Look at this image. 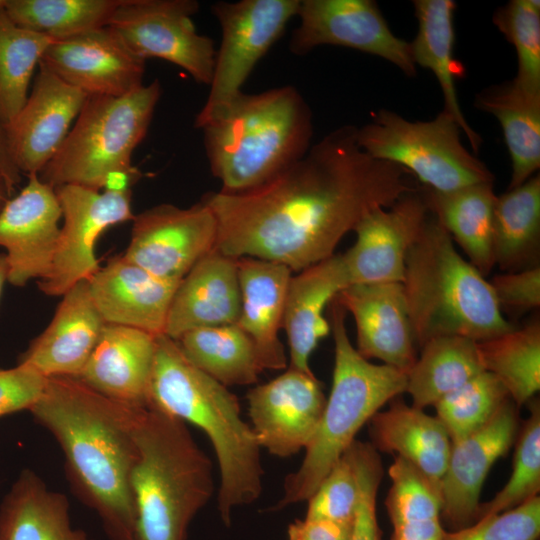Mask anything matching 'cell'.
<instances>
[{
	"label": "cell",
	"mask_w": 540,
	"mask_h": 540,
	"mask_svg": "<svg viewBox=\"0 0 540 540\" xmlns=\"http://www.w3.org/2000/svg\"><path fill=\"white\" fill-rule=\"evenodd\" d=\"M54 189L63 225L50 271L38 281V287L45 295L62 296L100 268L95 256L99 236L111 226L132 220L134 214L131 190L100 192L72 184Z\"/></svg>",
	"instance_id": "7c38bea8"
},
{
	"label": "cell",
	"mask_w": 540,
	"mask_h": 540,
	"mask_svg": "<svg viewBox=\"0 0 540 540\" xmlns=\"http://www.w3.org/2000/svg\"><path fill=\"white\" fill-rule=\"evenodd\" d=\"M87 96L39 63L25 105L5 127L12 160L21 174H39L55 156Z\"/></svg>",
	"instance_id": "ac0fdd59"
},
{
	"label": "cell",
	"mask_w": 540,
	"mask_h": 540,
	"mask_svg": "<svg viewBox=\"0 0 540 540\" xmlns=\"http://www.w3.org/2000/svg\"><path fill=\"white\" fill-rule=\"evenodd\" d=\"M474 105L501 125L512 167L508 189L535 175L540 167V93L530 92L512 79L483 89Z\"/></svg>",
	"instance_id": "1f68e13d"
},
{
	"label": "cell",
	"mask_w": 540,
	"mask_h": 540,
	"mask_svg": "<svg viewBox=\"0 0 540 540\" xmlns=\"http://www.w3.org/2000/svg\"><path fill=\"white\" fill-rule=\"evenodd\" d=\"M176 341L196 368L226 387L254 384L265 371L256 345L237 324L193 329Z\"/></svg>",
	"instance_id": "836d02e7"
},
{
	"label": "cell",
	"mask_w": 540,
	"mask_h": 540,
	"mask_svg": "<svg viewBox=\"0 0 540 540\" xmlns=\"http://www.w3.org/2000/svg\"><path fill=\"white\" fill-rule=\"evenodd\" d=\"M9 265L5 253H0V298L6 281H8Z\"/></svg>",
	"instance_id": "f5cc1de1"
},
{
	"label": "cell",
	"mask_w": 540,
	"mask_h": 540,
	"mask_svg": "<svg viewBox=\"0 0 540 540\" xmlns=\"http://www.w3.org/2000/svg\"><path fill=\"white\" fill-rule=\"evenodd\" d=\"M430 214L485 277L494 268L493 212L497 196L493 182L476 183L449 192L421 191Z\"/></svg>",
	"instance_id": "4dcf8cb0"
},
{
	"label": "cell",
	"mask_w": 540,
	"mask_h": 540,
	"mask_svg": "<svg viewBox=\"0 0 540 540\" xmlns=\"http://www.w3.org/2000/svg\"><path fill=\"white\" fill-rule=\"evenodd\" d=\"M403 287L415 343L463 336L477 342L515 327L485 277L456 250L430 214L405 259Z\"/></svg>",
	"instance_id": "5b68a950"
},
{
	"label": "cell",
	"mask_w": 540,
	"mask_h": 540,
	"mask_svg": "<svg viewBox=\"0 0 540 540\" xmlns=\"http://www.w3.org/2000/svg\"><path fill=\"white\" fill-rule=\"evenodd\" d=\"M461 132L444 109L429 121H409L380 109L372 122L357 129V142L372 158L403 167L434 191L494 182L485 163L463 146Z\"/></svg>",
	"instance_id": "9c48e42d"
},
{
	"label": "cell",
	"mask_w": 540,
	"mask_h": 540,
	"mask_svg": "<svg viewBox=\"0 0 540 540\" xmlns=\"http://www.w3.org/2000/svg\"><path fill=\"white\" fill-rule=\"evenodd\" d=\"M247 400L260 447L281 458L307 447L326 404L315 375L290 366L276 378L253 387Z\"/></svg>",
	"instance_id": "9a60e30c"
},
{
	"label": "cell",
	"mask_w": 540,
	"mask_h": 540,
	"mask_svg": "<svg viewBox=\"0 0 540 540\" xmlns=\"http://www.w3.org/2000/svg\"><path fill=\"white\" fill-rule=\"evenodd\" d=\"M105 324L93 303L88 281H80L62 295L51 322L20 355L18 363L47 378H77Z\"/></svg>",
	"instance_id": "603a6c76"
},
{
	"label": "cell",
	"mask_w": 540,
	"mask_h": 540,
	"mask_svg": "<svg viewBox=\"0 0 540 540\" xmlns=\"http://www.w3.org/2000/svg\"><path fill=\"white\" fill-rule=\"evenodd\" d=\"M540 497L488 515L468 527L446 532L444 540H539Z\"/></svg>",
	"instance_id": "ee69618b"
},
{
	"label": "cell",
	"mask_w": 540,
	"mask_h": 540,
	"mask_svg": "<svg viewBox=\"0 0 540 540\" xmlns=\"http://www.w3.org/2000/svg\"><path fill=\"white\" fill-rule=\"evenodd\" d=\"M349 450L357 472L360 495L350 540H381L376 510L383 474L381 458L370 443L355 440Z\"/></svg>",
	"instance_id": "f6af8a7d"
},
{
	"label": "cell",
	"mask_w": 540,
	"mask_h": 540,
	"mask_svg": "<svg viewBox=\"0 0 540 540\" xmlns=\"http://www.w3.org/2000/svg\"><path fill=\"white\" fill-rule=\"evenodd\" d=\"M330 303L334 338L331 391L318 427L305 448L304 459L286 477L283 495L274 510L307 501L364 424L406 390L405 372L371 363L358 353L347 333L345 309L335 297Z\"/></svg>",
	"instance_id": "52a82bcc"
},
{
	"label": "cell",
	"mask_w": 540,
	"mask_h": 540,
	"mask_svg": "<svg viewBox=\"0 0 540 540\" xmlns=\"http://www.w3.org/2000/svg\"><path fill=\"white\" fill-rule=\"evenodd\" d=\"M0 211V246L6 251L8 282L24 286L50 271L62 218L55 189L38 174Z\"/></svg>",
	"instance_id": "e0dca14e"
},
{
	"label": "cell",
	"mask_w": 540,
	"mask_h": 540,
	"mask_svg": "<svg viewBox=\"0 0 540 540\" xmlns=\"http://www.w3.org/2000/svg\"><path fill=\"white\" fill-rule=\"evenodd\" d=\"M529 418L515 439L512 472L495 496L481 503L478 519L515 508L539 496L540 491V405L534 397L528 403ZM476 520V521H477Z\"/></svg>",
	"instance_id": "60d3db41"
},
{
	"label": "cell",
	"mask_w": 540,
	"mask_h": 540,
	"mask_svg": "<svg viewBox=\"0 0 540 540\" xmlns=\"http://www.w3.org/2000/svg\"><path fill=\"white\" fill-rule=\"evenodd\" d=\"M123 257L162 279L181 281L216 247L218 226L200 200L189 208L159 204L134 215Z\"/></svg>",
	"instance_id": "5bb4252c"
},
{
	"label": "cell",
	"mask_w": 540,
	"mask_h": 540,
	"mask_svg": "<svg viewBox=\"0 0 540 540\" xmlns=\"http://www.w3.org/2000/svg\"><path fill=\"white\" fill-rule=\"evenodd\" d=\"M139 176L140 172L135 167L130 170L120 169L112 171L105 177L103 189L112 192L129 191Z\"/></svg>",
	"instance_id": "f907efd6"
},
{
	"label": "cell",
	"mask_w": 540,
	"mask_h": 540,
	"mask_svg": "<svg viewBox=\"0 0 540 540\" xmlns=\"http://www.w3.org/2000/svg\"><path fill=\"white\" fill-rule=\"evenodd\" d=\"M241 310L237 325L256 345L265 370L287 366L280 341L288 284L292 271L287 266L253 257L237 258Z\"/></svg>",
	"instance_id": "4316f807"
},
{
	"label": "cell",
	"mask_w": 540,
	"mask_h": 540,
	"mask_svg": "<svg viewBox=\"0 0 540 540\" xmlns=\"http://www.w3.org/2000/svg\"><path fill=\"white\" fill-rule=\"evenodd\" d=\"M240 310L237 258L214 249L199 260L178 284L165 334L178 340L193 329L236 324Z\"/></svg>",
	"instance_id": "cb8c5ba5"
},
{
	"label": "cell",
	"mask_w": 540,
	"mask_h": 540,
	"mask_svg": "<svg viewBox=\"0 0 540 540\" xmlns=\"http://www.w3.org/2000/svg\"><path fill=\"white\" fill-rule=\"evenodd\" d=\"M135 441L133 540H187L190 523L214 492L210 458L186 422L150 406L139 419Z\"/></svg>",
	"instance_id": "8992f818"
},
{
	"label": "cell",
	"mask_w": 540,
	"mask_h": 540,
	"mask_svg": "<svg viewBox=\"0 0 540 540\" xmlns=\"http://www.w3.org/2000/svg\"><path fill=\"white\" fill-rule=\"evenodd\" d=\"M386 508L392 524L391 540H444L440 492L414 466L394 456Z\"/></svg>",
	"instance_id": "d590c367"
},
{
	"label": "cell",
	"mask_w": 540,
	"mask_h": 540,
	"mask_svg": "<svg viewBox=\"0 0 540 540\" xmlns=\"http://www.w3.org/2000/svg\"><path fill=\"white\" fill-rule=\"evenodd\" d=\"M0 540L93 539L73 527L67 497L25 469L0 504Z\"/></svg>",
	"instance_id": "f546056e"
},
{
	"label": "cell",
	"mask_w": 540,
	"mask_h": 540,
	"mask_svg": "<svg viewBox=\"0 0 540 540\" xmlns=\"http://www.w3.org/2000/svg\"><path fill=\"white\" fill-rule=\"evenodd\" d=\"M485 371L477 341L463 336H440L420 347L407 373L406 390L412 406L424 409Z\"/></svg>",
	"instance_id": "e575fe53"
},
{
	"label": "cell",
	"mask_w": 540,
	"mask_h": 540,
	"mask_svg": "<svg viewBox=\"0 0 540 540\" xmlns=\"http://www.w3.org/2000/svg\"><path fill=\"white\" fill-rule=\"evenodd\" d=\"M299 24L289 49L305 55L316 47L333 45L378 56L406 76L416 75L409 42L397 37L372 0H300Z\"/></svg>",
	"instance_id": "4fadbf2b"
},
{
	"label": "cell",
	"mask_w": 540,
	"mask_h": 540,
	"mask_svg": "<svg viewBox=\"0 0 540 540\" xmlns=\"http://www.w3.org/2000/svg\"><path fill=\"white\" fill-rule=\"evenodd\" d=\"M500 311L521 316L540 305L539 266L495 275L489 281Z\"/></svg>",
	"instance_id": "bcb514c9"
},
{
	"label": "cell",
	"mask_w": 540,
	"mask_h": 540,
	"mask_svg": "<svg viewBox=\"0 0 540 540\" xmlns=\"http://www.w3.org/2000/svg\"><path fill=\"white\" fill-rule=\"evenodd\" d=\"M482 366L506 388L520 407L540 389V323L534 320L493 338L477 342Z\"/></svg>",
	"instance_id": "8d00e7d4"
},
{
	"label": "cell",
	"mask_w": 540,
	"mask_h": 540,
	"mask_svg": "<svg viewBox=\"0 0 540 540\" xmlns=\"http://www.w3.org/2000/svg\"><path fill=\"white\" fill-rule=\"evenodd\" d=\"M7 0H0V11L5 9Z\"/></svg>",
	"instance_id": "db71d44e"
},
{
	"label": "cell",
	"mask_w": 540,
	"mask_h": 540,
	"mask_svg": "<svg viewBox=\"0 0 540 540\" xmlns=\"http://www.w3.org/2000/svg\"><path fill=\"white\" fill-rule=\"evenodd\" d=\"M510 399L503 384L493 374L483 371L433 406L453 443L484 426Z\"/></svg>",
	"instance_id": "ab89813d"
},
{
	"label": "cell",
	"mask_w": 540,
	"mask_h": 540,
	"mask_svg": "<svg viewBox=\"0 0 540 540\" xmlns=\"http://www.w3.org/2000/svg\"><path fill=\"white\" fill-rule=\"evenodd\" d=\"M518 423L517 406L510 399L484 426L452 443L441 483V518L452 531L477 520L484 481L514 444Z\"/></svg>",
	"instance_id": "d6986e66"
},
{
	"label": "cell",
	"mask_w": 540,
	"mask_h": 540,
	"mask_svg": "<svg viewBox=\"0 0 540 540\" xmlns=\"http://www.w3.org/2000/svg\"><path fill=\"white\" fill-rule=\"evenodd\" d=\"M161 95L158 79L123 96L88 95L55 156L38 174L56 188L72 184L103 189L112 171L130 170Z\"/></svg>",
	"instance_id": "ba28073f"
},
{
	"label": "cell",
	"mask_w": 540,
	"mask_h": 540,
	"mask_svg": "<svg viewBox=\"0 0 540 540\" xmlns=\"http://www.w3.org/2000/svg\"><path fill=\"white\" fill-rule=\"evenodd\" d=\"M359 496L357 472L348 448L307 500L305 517L352 524Z\"/></svg>",
	"instance_id": "7bdbcfd3"
},
{
	"label": "cell",
	"mask_w": 540,
	"mask_h": 540,
	"mask_svg": "<svg viewBox=\"0 0 540 540\" xmlns=\"http://www.w3.org/2000/svg\"><path fill=\"white\" fill-rule=\"evenodd\" d=\"M93 303L107 324L165 334L180 281L157 277L121 256L111 258L88 280Z\"/></svg>",
	"instance_id": "7402d4cb"
},
{
	"label": "cell",
	"mask_w": 540,
	"mask_h": 540,
	"mask_svg": "<svg viewBox=\"0 0 540 540\" xmlns=\"http://www.w3.org/2000/svg\"><path fill=\"white\" fill-rule=\"evenodd\" d=\"M428 215V207L418 189L390 207H379L367 213L353 230L355 243L341 254L349 286L402 283L406 255Z\"/></svg>",
	"instance_id": "2e32d148"
},
{
	"label": "cell",
	"mask_w": 540,
	"mask_h": 540,
	"mask_svg": "<svg viewBox=\"0 0 540 540\" xmlns=\"http://www.w3.org/2000/svg\"><path fill=\"white\" fill-rule=\"evenodd\" d=\"M210 170L221 192L239 193L273 179L310 149L312 112L291 85L242 92L203 128Z\"/></svg>",
	"instance_id": "277c9868"
},
{
	"label": "cell",
	"mask_w": 540,
	"mask_h": 540,
	"mask_svg": "<svg viewBox=\"0 0 540 540\" xmlns=\"http://www.w3.org/2000/svg\"><path fill=\"white\" fill-rule=\"evenodd\" d=\"M492 20L516 50L518 68L513 80L540 93V1L511 0L497 8Z\"/></svg>",
	"instance_id": "b9f144b4"
},
{
	"label": "cell",
	"mask_w": 540,
	"mask_h": 540,
	"mask_svg": "<svg viewBox=\"0 0 540 540\" xmlns=\"http://www.w3.org/2000/svg\"><path fill=\"white\" fill-rule=\"evenodd\" d=\"M146 408L106 397L78 378L54 376L29 410L60 445L74 494L97 514L110 540H133L130 478Z\"/></svg>",
	"instance_id": "7a4b0ae2"
},
{
	"label": "cell",
	"mask_w": 540,
	"mask_h": 540,
	"mask_svg": "<svg viewBox=\"0 0 540 540\" xmlns=\"http://www.w3.org/2000/svg\"><path fill=\"white\" fill-rule=\"evenodd\" d=\"M335 300L354 318L358 353L407 374L417 354L403 284H352Z\"/></svg>",
	"instance_id": "44dd1931"
},
{
	"label": "cell",
	"mask_w": 540,
	"mask_h": 540,
	"mask_svg": "<svg viewBox=\"0 0 540 540\" xmlns=\"http://www.w3.org/2000/svg\"><path fill=\"white\" fill-rule=\"evenodd\" d=\"M53 41L17 25L5 9L0 11V123L4 130L25 105L34 70Z\"/></svg>",
	"instance_id": "74e56055"
},
{
	"label": "cell",
	"mask_w": 540,
	"mask_h": 540,
	"mask_svg": "<svg viewBox=\"0 0 540 540\" xmlns=\"http://www.w3.org/2000/svg\"><path fill=\"white\" fill-rule=\"evenodd\" d=\"M348 286L341 254H333L291 276L282 324L289 344L290 367L313 373L309 359L331 331L324 309Z\"/></svg>",
	"instance_id": "484cf974"
},
{
	"label": "cell",
	"mask_w": 540,
	"mask_h": 540,
	"mask_svg": "<svg viewBox=\"0 0 540 540\" xmlns=\"http://www.w3.org/2000/svg\"><path fill=\"white\" fill-rule=\"evenodd\" d=\"M413 6L418 31L409 42L412 61L415 66L433 72L443 93L444 110L455 119L477 153L482 139L467 122L456 90V79L465 75L464 66L453 55L456 3L452 0H416Z\"/></svg>",
	"instance_id": "f1b7e54d"
},
{
	"label": "cell",
	"mask_w": 540,
	"mask_h": 540,
	"mask_svg": "<svg viewBox=\"0 0 540 540\" xmlns=\"http://www.w3.org/2000/svg\"><path fill=\"white\" fill-rule=\"evenodd\" d=\"M0 170L2 171L8 185L15 192L16 187L21 182L22 174L15 166L8 146L6 132L0 123Z\"/></svg>",
	"instance_id": "681fc988"
},
{
	"label": "cell",
	"mask_w": 540,
	"mask_h": 540,
	"mask_svg": "<svg viewBox=\"0 0 540 540\" xmlns=\"http://www.w3.org/2000/svg\"><path fill=\"white\" fill-rule=\"evenodd\" d=\"M14 195L13 190L8 185L2 171L0 170V211L7 201Z\"/></svg>",
	"instance_id": "816d5d0a"
},
{
	"label": "cell",
	"mask_w": 540,
	"mask_h": 540,
	"mask_svg": "<svg viewBox=\"0 0 540 540\" xmlns=\"http://www.w3.org/2000/svg\"><path fill=\"white\" fill-rule=\"evenodd\" d=\"M300 0L218 1L211 12L221 29L209 94L195 118V127L221 116L243 92L242 86L259 60L297 15Z\"/></svg>",
	"instance_id": "30bf717a"
},
{
	"label": "cell",
	"mask_w": 540,
	"mask_h": 540,
	"mask_svg": "<svg viewBox=\"0 0 540 540\" xmlns=\"http://www.w3.org/2000/svg\"><path fill=\"white\" fill-rule=\"evenodd\" d=\"M125 0H7L5 11L26 29L54 40L105 27Z\"/></svg>",
	"instance_id": "f35d334b"
},
{
	"label": "cell",
	"mask_w": 540,
	"mask_h": 540,
	"mask_svg": "<svg viewBox=\"0 0 540 540\" xmlns=\"http://www.w3.org/2000/svg\"><path fill=\"white\" fill-rule=\"evenodd\" d=\"M46 382L47 377L26 364L0 368V417L30 410L42 395Z\"/></svg>",
	"instance_id": "7dc6e473"
},
{
	"label": "cell",
	"mask_w": 540,
	"mask_h": 540,
	"mask_svg": "<svg viewBox=\"0 0 540 540\" xmlns=\"http://www.w3.org/2000/svg\"><path fill=\"white\" fill-rule=\"evenodd\" d=\"M148 406L189 422L207 435L220 472V519L230 526L236 507L260 497L263 478L261 447L241 416L238 398L196 368L176 340L162 334L156 338Z\"/></svg>",
	"instance_id": "3957f363"
},
{
	"label": "cell",
	"mask_w": 540,
	"mask_h": 540,
	"mask_svg": "<svg viewBox=\"0 0 540 540\" xmlns=\"http://www.w3.org/2000/svg\"><path fill=\"white\" fill-rule=\"evenodd\" d=\"M40 62L87 95L118 97L144 85L145 60L108 26L54 40Z\"/></svg>",
	"instance_id": "ffe728a7"
},
{
	"label": "cell",
	"mask_w": 540,
	"mask_h": 540,
	"mask_svg": "<svg viewBox=\"0 0 540 540\" xmlns=\"http://www.w3.org/2000/svg\"><path fill=\"white\" fill-rule=\"evenodd\" d=\"M156 338L139 329L106 323L77 378L113 400L148 407Z\"/></svg>",
	"instance_id": "d4e9b609"
},
{
	"label": "cell",
	"mask_w": 540,
	"mask_h": 540,
	"mask_svg": "<svg viewBox=\"0 0 540 540\" xmlns=\"http://www.w3.org/2000/svg\"><path fill=\"white\" fill-rule=\"evenodd\" d=\"M357 127L341 126L268 182L239 193L209 192L215 249L299 272L332 256L342 238L373 209L416 191L412 174L374 159L357 142Z\"/></svg>",
	"instance_id": "6da1fadb"
},
{
	"label": "cell",
	"mask_w": 540,
	"mask_h": 540,
	"mask_svg": "<svg viewBox=\"0 0 540 540\" xmlns=\"http://www.w3.org/2000/svg\"><path fill=\"white\" fill-rule=\"evenodd\" d=\"M195 0H125L107 25L138 57L173 63L209 86L216 55L213 40L197 33Z\"/></svg>",
	"instance_id": "8fae6325"
},
{
	"label": "cell",
	"mask_w": 540,
	"mask_h": 540,
	"mask_svg": "<svg viewBox=\"0 0 540 540\" xmlns=\"http://www.w3.org/2000/svg\"><path fill=\"white\" fill-rule=\"evenodd\" d=\"M369 421L375 449L401 457L440 492L452 441L436 416L398 397Z\"/></svg>",
	"instance_id": "83f0119b"
},
{
	"label": "cell",
	"mask_w": 540,
	"mask_h": 540,
	"mask_svg": "<svg viewBox=\"0 0 540 540\" xmlns=\"http://www.w3.org/2000/svg\"><path fill=\"white\" fill-rule=\"evenodd\" d=\"M540 248V175L497 196L493 212L495 266L516 272L538 266Z\"/></svg>",
	"instance_id": "d6a6232c"
},
{
	"label": "cell",
	"mask_w": 540,
	"mask_h": 540,
	"mask_svg": "<svg viewBox=\"0 0 540 540\" xmlns=\"http://www.w3.org/2000/svg\"><path fill=\"white\" fill-rule=\"evenodd\" d=\"M352 524L304 518L288 526V540H350Z\"/></svg>",
	"instance_id": "c3c4849f"
}]
</instances>
